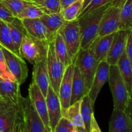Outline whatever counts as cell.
<instances>
[{"instance_id":"cell-1","label":"cell","mask_w":132,"mask_h":132,"mask_svg":"<svg viewBox=\"0 0 132 132\" xmlns=\"http://www.w3.org/2000/svg\"><path fill=\"white\" fill-rule=\"evenodd\" d=\"M110 3L77 18L81 34V49H86L98 36L101 19Z\"/></svg>"},{"instance_id":"cell-2","label":"cell","mask_w":132,"mask_h":132,"mask_svg":"<svg viewBox=\"0 0 132 132\" xmlns=\"http://www.w3.org/2000/svg\"><path fill=\"white\" fill-rule=\"evenodd\" d=\"M50 40V39H49ZM48 41L34 38L26 31L19 49V55L29 63L35 64L46 59Z\"/></svg>"},{"instance_id":"cell-3","label":"cell","mask_w":132,"mask_h":132,"mask_svg":"<svg viewBox=\"0 0 132 132\" xmlns=\"http://www.w3.org/2000/svg\"><path fill=\"white\" fill-rule=\"evenodd\" d=\"M108 82L113 96L114 109L125 111L131 103V97L128 93L117 65L110 66Z\"/></svg>"},{"instance_id":"cell-4","label":"cell","mask_w":132,"mask_h":132,"mask_svg":"<svg viewBox=\"0 0 132 132\" xmlns=\"http://www.w3.org/2000/svg\"><path fill=\"white\" fill-rule=\"evenodd\" d=\"M21 119L20 105L0 97V132H18Z\"/></svg>"},{"instance_id":"cell-5","label":"cell","mask_w":132,"mask_h":132,"mask_svg":"<svg viewBox=\"0 0 132 132\" xmlns=\"http://www.w3.org/2000/svg\"><path fill=\"white\" fill-rule=\"evenodd\" d=\"M54 36L48 40L47 55H46V67L48 74L50 85L54 91L58 94L59 85L67 67L57 56L54 49Z\"/></svg>"},{"instance_id":"cell-6","label":"cell","mask_w":132,"mask_h":132,"mask_svg":"<svg viewBox=\"0 0 132 132\" xmlns=\"http://www.w3.org/2000/svg\"><path fill=\"white\" fill-rule=\"evenodd\" d=\"M73 64L81 72L85 81L86 90L88 93L99 62L94 56L91 50L88 48L86 49H80Z\"/></svg>"},{"instance_id":"cell-7","label":"cell","mask_w":132,"mask_h":132,"mask_svg":"<svg viewBox=\"0 0 132 132\" xmlns=\"http://www.w3.org/2000/svg\"><path fill=\"white\" fill-rule=\"evenodd\" d=\"M59 31L64 39L70 60L73 63L81 49V34L78 21H65Z\"/></svg>"},{"instance_id":"cell-8","label":"cell","mask_w":132,"mask_h":132,"mask_svg":"<svg viewBox=\"0 0 132 132\" xmlns=\"http://www.w3.org/2000/svg\"><path fill=\"white\" fill-rule=\"evenodd\" d=\"M6 67L19 85L24 84L28 77V67L25 61L14 52L1 45Z\"/></svg>"},{"instance_id":"cell-9","label":"cell","mask_w":132,"mask_h":132,"mask_svg":"<svg viewBox=\"0 0 132 132\" xmlns=\"http://www.w3.org/2000/svg\"><path fill=\"white\" fill-rule=\"evenodd\" d=\"M22 119L29 132H43L45 125L34 107L29 97H21L20 99Z\"/></svg>"},{"instance_id":"cell-10","label":"cell","mask_w":132,"mask_h":132,"mask_svg":"<svg viewBox=\"0 0 132 132\" xmlns=\"http://www.w3.org/2000/svg\"><path fill=\"white\" fill-rule=\"evenodd\" d=\"M73 68H74L73 63H71L66 68L64 75L59 85L57 94L61 106L62 116L66 118H67V110L70 106Z\"/></svg>"},{"instance_id":"cell-11","label":"cell","mask_w":132,"mask_h":132,"mask_svg":"<svg viewBox=\"0 0 132 132\" xmlns=\"http://www.w3.org/2000/svg\"><path fill=\"white\" fill-rule=\"evenodd\" d=\"M110 69V65L106 60L101 61L98 64L91 87L87 94L94 104L95 103L97 97L103 87L107 82H108Z\"/></svg>"},{"instance_id":"cell-12","label":"cell","mask_w":132,"mask_h":132,"mask_svg":"<svg viewBox=\"0 0 132 132\" xmlns=\"http://www.w3.org/2000/svg\"><path fill=\"white\" fill-rule=\"evenodd\" d=\"M28 97L41 117L45 128L51 130L49 124L46 98L34 82H31L28 87Z\"/></svg>"},{"instance_id":"cell-13","label":"cell","mask_w":132,"mask_h":132,"mask_svg":"<svg viewBox=\"0 0 132 132\" xmlns=\"http://www.w3.org/2000/svg\"><path fill=\"white\" fill-rule=\"evenodd\" d=\"M120 10L111 5L106 10L101 19L97 36H104L119 31Z\"/></svg>"},{"instance_id":"cell-14","label":"cell","mask_w":132,"mask_h":132,"mask_svg":"<svg viewBox=\"0 0 132 132\" xmlns=\"http://www.w3.org/2000/svg\"><path fill=\"white\" fill-rule=\"evenodd\" d=\"M128 32L129 31L119 30L114 33L110 49L106 58V61L110 66L116 65L118 60L125 52Z\"/></svg>"},{"instance_id":"cell-15","label":"cell","mask_w":132,"mask_h":132,"mask_svg":"<svg viewBox=\"0 0 132 132\" xmlns=\"http://www.w3.org/2000/svg\"><path fill=\"white\" fill-rule=\"evenodd\" d=\"M45 98L46 101L50 128L51 130L53 131L59 122V119L62 117L61 106L57 94L54 91L50 85L49 86Z\"/></svg>"},{"instance_id":"cell-16","label":"cell","mask_w":132,"mask_h":132,"mask_svg":"<svg viewBox=\"0 0 132 132\" xmlns=\"http://www.w3.org/2000/svg\"><path fill=\"white\" fill-rule=\"evenodd\" d=\"M109 132H132L131 115L124 111L113 109L110 120Z\"/></svg>"},{"instance_id":"cell-17","label":"cell","mask_w":132,"mask_h":132,"mask_svg":"<svg viewBox=\"0 0 132 132\" xmlns=\"http://www.w3.org/2000/svg\"><path fill=\"white\" fill-rule=\"evenodd\" d=\"M113 36L114 33L104 36H97L88 47L99 63L106 58L113 41Z\"/></svg>"},{"instance_id":"cell-18","label":"cell","mask_w":132,"mask_h":132,"mask_svg":"<svg viewBox=\"0 0 132 132\" xmlns=\"http://www.w3.org/2000/svg\"><path fill=\"white\" fill-rule=\"evenodd\" d=\"M20 85L16 80L3 79L0 78V97L19 105L21 98Z\"/></svg>"},{"instance_id":"cell-19","label":"cell","mask_w":132,"mask_h":132,"mask_svg":"<svg viewBox=\"0 0 132 132\" xmlns=\"http://www.w3.org/2000/svg\"><path fill=\"white\" fill-rule=\"evenodd\" d=\"M32 82L37 85L44 97H46L48 89L50 85L46 67V59L34 64Z\"/></svg>"},{"instance_id":"cell-20","label":"cell","mask_w":132,"mask_h":132,"mask_svg":"<svg viewBox=\"0 0 132 132\" xmlns=\"http://www.w3.org/2000/svg\"><path fill=\"white\" fill-rule=\"evenodd\" d=\"M21 21L25 31L32 37L43 41H48L49 39L52 37L48 31L41 21L39 18L23 19Z\"/></svg>"},{"instance_id":"cell-21","label":"cell","mask_w":132,"mask_h":132,"mask_svg":"<svg viewBox=\"0 0 132 132\" xmlns=\"http://www.w3.org/2000/svg\"><path fill=\"white\" fill-rule=\"evenodd\" d=\"M87 94L88 91L85 86L83 77L78 68L76 65H74L72 83L70 105L77 101L81 100Z\"/></svg>"},{"instance_id":"cell-22","label":"cell","mask_w":132,"mask_h":132,"mask_svg":"<svg viewBox=\"0 0 132 132\" xmlns=\"http://www.w3.org/2000/svg\"><path fill=\"white\" fill-rule=\"evenodd\" d=\"M132 62L129 60L125 51L118 60L117 67L125 84L128 93L131 97L132 93Z\"/></svg>"},{"instance_id":"cell-23","label":"cell","mask_w":132,"mask_h":132,"mask_svg":"<svg viewBox=\"0 0 132 132\" xmlns=\"http://www.w3.org/2000/svg\"><path fill=\"white\" fill-rule=\"evenodd\" d=\"M10 30V39L15 49V53L19 55V49L26 31L21 19L15 17L10 23H7Z\"/></svg>"},{"instance_id":"cell-24","label":"cell","mask_w":132,"mask_h":132,"mask_svg":"<svg viewBox=\"0 0 132 132\" xmlns=\"http://www.w3.org/2000/svg\"><path fill=\"white\" fill-rule=\"evenodd\" d=\"M39 19L52 36H54L59 31L65 22L61 13L45 14Z\"/></svg>"},{"instance_id":"cell-25","label":"cell","mask_w":132,"mask_h":132,"mask_svg":"<svg viewBox=\"0 0 132 132\" xmlns=\"http://www.w3.org/2000/svg\"><path fill=\"white\" fill-rule=\"evenodd\" d=\"M54 49H55V54L59 58L61 61L63 63L66 67L72 63L69 56H68V50L67 46L64 43V39L62 36L61 34L58 31L55 33L54 36Z\"/></svg>"},{"instance_id":"cell-26","label":"cell","mask_w":132,"mask_h":132,"mask_svg":"<svg viewBox=\"0 0 132 132\" xmlns=\"http://www.w3.org/2000/svg\"><path fill=\"white\" fill-rule=\"evenodd\" d=\"M81 100L71 104L67 110V118L69 119L75 128L86 132L81 113Z\"/></svg>"},{"instance_id":"cell-27","label":"cell","mask_w":132,"mask_h":132,"mask_svg":"<svg viewBox=\"0 0 132 132\" xmlns=\"http://www.w3.org/2000/svg\"><path fill=\"white\" fill-rule=\"evenodd\" d=\"M132 29V0H126L121 8L119 30L130 31Z\"/></svg>"},{"instance_id":"cell-28","label":"cell","mask_w":132,"mask_h":132,"mask_svg":"<svg viewBox=\"0 0 132 132\" xmlns=\"http://www.w3.org/2000/svg\"><path fill=\"white\" fill-rule=\"evenodd\" d=\"M94 104L92 102L91 99L88 94L85 95L81 99V113L86 132H89L92 118L94 115V108H93Z\"/></svg>"},{"instance_id":"cell-29","label":"cell","mask_w":132,"mask_h":132,"mask_svg":"<svg viewBox=\"0 0 132 132\" xmlns=\"http://www.w3.org/2000/svg\"><path fill=\"white\" fill-rule=\"evenodd\" d=\"M84 0H77L61 10L60 13L65 21L71 22L77 20L82 9Z\"/></svg>"},{"instance_id":"cell-30","label":"cell","mask_w":132,"mask_h":132,"mask_svg":"<svg viewBox=\"0 0 132 132\" xmlns=\"http://www.w3.org/2000/svg\"><path fill=\"white\" fill-rule=\"evenodd\" d=\"M7 7L14 17H17L27 6L32 5L34 2L25 0H1Z\"/></svg>"},{"instance_id":"cell-31","label":"cell","mask_w":132,"mask_h":132,"mask_svg":"<svg viewBox=\"0 0 132 132\" xmlns=\"http://www.w3.org/2000/svg\"><path fill=\"white\" fill-rule=\"evenodd\" d=\"M45 14L42 9L37 6L35 3L27 6L16 18L23 19H37L40 18Z\"/></svg>"},{"instance_id":"cell-32","label":"cell","mask_w":132,"mask_h":132,"mask_svg":"<svg viewBox=\"0 0 132 132\" xmlns=\"http://www.w3.org/2000/svg\"><path fill=\"white\" fill-rule=\"evenodd\" d=\"M0 44L15 53L10 39V30L6 22L0 19Z\"/></svg>"},{"instance_id":"cell-33","label":"cell","mask_w":132,"mask_h":132,"mask_svg":"<svg viewBox=\"0 0 132 132\" xmlns=\"http://www.w3.org/2000/svg\"><path fill=\"white\" fill-rule=\"evenodd\" d=\"M45 14L60 13L61 10L60 0H41L35 3Z\"/></svg>"},{"instance_id":"cell-34","label":"cell","mask_w":132,"mask_h":132,"mask_svg":"<svg viewBox=\"0 0 132 132\" xmlns=\"http://www.w3.org/2000/svg\"><path fill=\"white\" fill-rule=\"evenodd\" d=\"M111 1L112 0H84L82 9L77 18L95 9L104 6L106 4L111 3Z\"/></svg>"},{"instance_id":"cell-35","label":"cell","mask_w":132,"mask_h":132,"mask_svg":"<svg viewBox=\"0 0 132 132\" xmlns=\"http://www.w3.org/2000/svg\"><path fill=\"white\" fill-rule=\"evenodd\" d=\"M74 128L69 119L62 116L53 131L54 132H72Z\"/></svg>"},{"instance_id":"cell-36","label":"cell","mask_w":132,"mask_h":132,"mask_svg":"<svg viewBox=\"0 0 132 132\" xmlns=\"http://www.w3.org/2000/svg\"><path fill=\"white\" fill-rule=\"evenodd\" d=\"M0 78L3 79H9L12 80H15L9 70L6 67L5 57L3 53L1 45L0 44Z\"/></svg>"},{"instance_id":"cell-37","label":"cell","mask_w":132,"mask_h":132,"mask_svg":"<svg viewBox=\"0 0 132 132\" xmlns=\"http://www.w3.org/2000/svg\"><path fill=\"white\" fill-rule=\"evenodd\" d=\"M15 17L12 15L10 10L0 0V19L4 21L6 23H10Z\"/></svg>"},{"instance_id":"cell-38","label":"cell","mask_w":132,"mask_h":132,"mask_svg":"<svg viewBox=\"0 0 132 132\" xmlns=\"http://www.w3.org/2000/svg\"><path fill=\"white\" fill-rule=\"evenodd\" d=\"M125 51L129 60L132 62V29L129 31L128 34Z\"/></svg>"},{"instance_id":"cell-39","label":"cell","mask_w":132,"mask_h":132,"mask_svg":"<svg viewBox=\"0 0 132 132\" xmlns=\"http://www.w3.org/2000/svg\"><path fill=\"white\" fill-rule=\"evenodd\" d=\"M89 132H102L99 125H98V123L97 122L94 115H93L92 118Z\"/></svg>"},{"instance_id":"cell-40","label":"cell","mask_w":132,"mask_h":132,"mask_svg":"<svg viewBox=\"0 0 132 132\" xmlns=\"http://www.w3.org/2000/svg\"><path fill=\"white\" fill-rule=\"evenodd\" d=\"M126 1V0H112L110 3V5L112 6L121 9Z\"/></svg>"},{"instance_id":"cell-41","label":"cell","mask_w":132,"mask_h":132,"mask_svg":"<svg viewBox=\"0 0 132 132\" xmlns=\"http://www.w3.org/2000/svg\"><path fill=\"white\" fill-rule=\"evenodd\" d=\"M77 1V0H60L61 10L64 9V8H66L67 6H69L70 5H71V4H72L73 3L76 2Z\"/></svg>"},{"instance_id":"cell-42","label":"cell","mask_w":132,"mask_h":132,"mask_svg":"<svg viewBox=\"0 0 132 132\" xmlns=\"http://www.w3.org/2000/svg\"><path fill=\"white\" fill-rule=\"evenodd\" d=\"M18 132H29L28 129H27V126H26L25 124H24V122H23V119H21V122H19V126H18Z\"/></svg>"},{"instance_id":"cell-43","label":"cell","mask_w":132,"mask_h":132,"mask_svg":"<svg viewBox=\"0 0 132 132\" xmlns=\"http://www.w3.org/2000/svg\"><path fill=\"white\" fill-rule=\"evenodd\" d=\"M52 130H50V129H47V128H45V129H44L43 132H50Z\"/></svg>"},{"instance_id":"cell-44","label":"cell","mask_w":132,"mask_h":132,"mask_svg":"<svg viewBox=\"0 0 132 132\" xmlns=\"http://www.w3.org/2000/svg\"><path fill=\"white\" fill-rule=\"evenodd\" d=\"M30 1H32V2H34V3H37V1H41V0H30Z\"/></svg>"},{"instance_id":"cell-45","label":"cell","mask_w":132,"mask_h":132,"mask_svg":"<svg viewBox=\"0 0 132 132\" xmlns=\"http://www.w3.org/2000/svg\"><path fill=\"white\" fill-rule=\"evenodd\" d=\"M25 1H30V0H25Z\"/></svg>"},{"instance_id":"cell-46","label":"cell","mask_w":132,"mask_h":132,"mask_svg":"<svg viewBox=\"0 0 132 132\" xmlns=\"http://www.w3.org/2000/svg\"><path fill=\"white\" fill-rule=\"evenodd\" d=\"M50 132H54V131H50Z\"/></svg>"}]
</instances>
